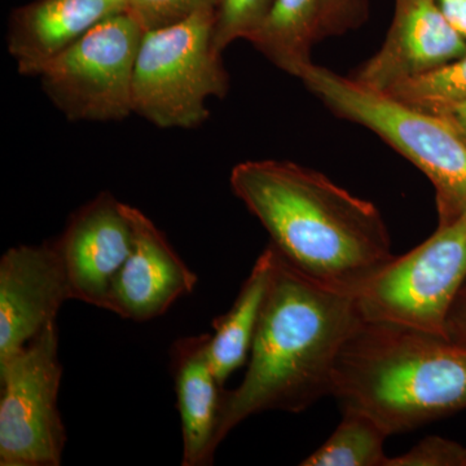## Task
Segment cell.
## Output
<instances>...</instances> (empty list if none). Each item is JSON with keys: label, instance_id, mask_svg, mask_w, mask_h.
<instances>
[{"label": "cell", "instance_id": "1", "mask_svg": "<svg viewBox=\"0 0 466 466\" xmlns=\"http://www.w3.org/2000/svg\"><path fill=\"white\" fill-rule=\"evenodd\" d=\"M232 192L268 232L269 244L319 285L358 297L395 257L372 202L291 161L232 168Z\"/></svg>", "mask_w": 466, "mask_h": 466}, {"label": "cell", "instance_id": "2", "mask_svg": "<svg viewBox=\"0 0 466 466\" xmlns=\"http://www.w3.org/2000/svg\"><path fill=\"white\" fill-rule=\"evenodd\" d=\"M272 249L274 265L247 373L223 395L220 443L250 416L303 412L332 395L337 360L363 320L357 297L315 283Z\"/></svg>", "mask_w": 466, "mask_h": 466}, {"label": "cell", "instance_id": "3", "mask_svg": "<svg viewBox=\"0 0 466 466\" xmlns=\"http://www.w3.org/2000/svg\"><path fill=\"white\" fill-rule=\"evenodd\" d=\"M342 412L389 435L466 410V346L403 325L361 320L334 370Z\"/></svg>", "mask_w": 466, "mask_h": 466}, {"label": "cell", "instance_id": "4", "mask_svg": "<svg viewBox=\"0 0 466 466\" xmlns=\"http://www.w3.org/2000/svg\"><path fill=\"white\" fill-rule=\"evenodd\" d=\"M299 79L337 116L379 135L428 177L440 226L465 213L466 144L438 116L314 63Z\"/></svg>", "mask_w": 466, "mask_h": 466}, {"label": "cell", "instance_id": "5", "mask_svg": "<svg viewBox=\"0 0 466 466\" xmlns=\"http://www.w3.org/2000/svg\"><path fill=\"white\" fill-rule=\"evenodd\" d=\"M216 9L144 32L133 76V112L159 128H192L208 100L223 97L228 76L213 45Z\"/></svg>", "mask_w": 466, "mask_h": 466}, {"label": "cell", "instance_id": "6", "mask_svg": "<svg viewBox=\"0 0 466 466\" xmlns=\"http://www.w3.org/2000/svg\"><path fill=\"white\" fill-rule=\"evenodd\" d=\"M466 284V211L428 240L395 257L357 297L363 320L446 337L450 312Z\"/></svg>", "mask_w": 466, "mask_h": 466}, {"label": "cell", "instance_id": "7", "mask_svg": "<svg viewBox=\"0 0 466 466\" xmlns=\"http://www.w3.org/2000/svg\"><path fill=\"white\" fill-rule=\"evenodd\" d=\"M144 29L127 12L101 21L43 69V90L72 121H121L133 112Z\"/></svg>", "mask_w": 466, "mask_h": 466}, {"label": "cell", "instance_id": "8", "mask_svg": "<svg viewBox=\"0 0 466 466\" xmlns=\"http://www.w3.org/2000/svg\"><path fill=\"white\" fill-rule=\"evenodd\" d=\"M57 325L0 361V465L58 466L66 443L58 410Z\"/></svg>", "mask_w": 466, "mask_h": 466}, {"label": "cell", "instance_id": "9", "mask_svg": "<svg viewBox=\"0 0 466 466\" xmlns=\"http://www.w3.org/2000/svg\"><path fill=\"white\" fill-rule=\"evenodd\" d=\"M67 299L72 294L55 241L5 251L0 259V361L56 324Z\"/></svg>", "mask_w": 466, "mask_h": 466}, {"label": "cell", "instance_id": "10", "mask_svg": "<svg viewBox=\"0 0 466 466\" xmlns=\"http://www.w3.org/2000/svg\"><path fill=\"white\" fill-rule=\"evenodd\" d=\"M72 299L106 309L110 287L130 257L134 231L124 202L109 192L79 208L55 240Z\"/></svg>", "mask_w": 466, "mask_h": 466}, {"label": "cell", "instance_id": "11", "mask_svg": "<svg viewBox=\"0 0 466 466\" xmlns=\"http://www.w3.org/2000/svg\"><path fill=\"white\" fill-rule=\"evenodd\" d=\"M124 208L133 226L134 247L113 280L106 309L128 320L148 321L193 293L198 275L143 211L127 204Z\"/></svg>", "mask_w": 466, "mask_h": 466}, {"label": "cell", "instance_id": "12", "mask_svg": "<svg viewBox=\"0 0 466 466\" xmlns=\"http://www.w3.org/2000/svg\"><path fill=\"white\" fill-rule=\"evenodd\" d=\"M465 54L466 39L450 25L435 0H395L394 18L382 47L352 78L386 91Z\"/></svg>", "mask_w": 466, "mask_h": 466}, {"label": "cell", "instance_id": "13", "mask_svg": "<svg viewBox=\"0 0 466 466\" xmlns=\"http://www.w3.org/2000/svg\"><path fill=\"white\" fill-rule=\"evenodd\" d=\"M124 11L125 0H35L11 18L9 54L21 75L39 76L92 27Z\"/></svg>", "mask_w": 466, "mask_h": 466}, {"label": "cell", "instance_id": "14", "mask_svg": "<svg viewBox=\"0 0 466 466\" xmlns=\"http://www.w3.org/2000/svg\"><path fill=\"white\" fill-rule=\"evenodd\" d=\"M170 370L182 422V465H210L220 444L225 395L211 366L210 334L177 339L170 350Z\"/></svg>", "mask_w": 466, "mask_h": 466}, {"label": "cell", "instance_id": "15", "mask_svg": "<svg viewBox=\"0 0 466 466\" xmlns=\"http://www.w3.org/2000/svg\"><path fill=\"white\" fill-rule=\"evenodd\" d=\"M272 265L274 249L268 244L254 263L232 308L213 321L210 361L220 385L225 386L227 379L249 358Z\"/></svg>", "mask_w": 466, "mask_h": 466}, {"label": "cell", "instance_id": "16", "mask_svg": "<svg viewBox=\"0 0 466 466\" xmlns=\"http://www.w3.org/2000/svg\"><path fill=\"white\" fill-rule=\"evenodd\" d=\"M320 24L321 0H274L249 42L274 66L299 78L312 63L309 54L320 39Z\"/></svg>", "mask_w": 466, "mask_h": 466}, {"label": "cell", "instance_id": "17", "mask_svg": "<svg viewBox=\"0 0 466 466\" xmlns=\"http://www.w3.org/2000/svg\"><path fill=\"white\" fill-rule=\"evenodd\" d=\"M390 437L370 417L343 412L342 421L323 446L303 460L302 466H386V438Z\"/></svg>", "mask_w": 466, "mask_h": 466}, {"label": "cell", "instance_id": "18", "mask_svg": "<svg viewBox=\"0 0 466 466\" xmlns=\"http://www.w3.org/2000/svg\"><path fill=\"white\" fill-rule=\"evenodd\" d=\"M383 92L422 110L466 100V54Z\"/></svg>", "mask_w": 466, "mask_h": 466}, {"label": "cell", "instance_id": "19", "mask_svg": "<svg viewBox=\"0 0 466 466\" xmlns=\"http://www.w3.org/2000/svg\"><path fill=\"white\" fill-rule=\"evenodd\" d=\"M274 0H218L213 45L218 54L238 39L249 41L259 29Z\"/></svg>", "mask_w": 466, "mask_h": 466}, {"label": "cell", "instance_id": "20", "mask_svg": "<svg viewBox=\"0 0 466 466\" xmlns=\"http://www.w3.org/2000/svg\"><path fill=\"white\" fill-rule=\"evenodd\" d=\"M218 0H126V12L144 32L180 23L200 11L216 9Z\"/></svg>", "mask_w": 466, "mask_h": 466}, {"label": "cell", "instance_id": "21", "mask_svg": "<svg viewBox=\"0 0 466 466\" xmlns=\"http://www.w3.org/2000/svg\"><path fill=\"white\" fill-rule=\"evenodd\" d=\"M386 466H466V447L441 437H426Z\"/></svg>", "mask_w": 466, "mask_h": 466}, {"label": "cell", "instance_id": "22", "mask_svg": "<svg viewBox=\"0 0 466 466\" xmlns=\"http://www.w3.org/2000/svg\"><path fill=\"white\" fill-rule=\"evenodd\" d=\"M367 15V0H321L320 38L357 26Z\"/></svg>", "mask_w": 466, "mask_h": 466}, {"label": "cell", "instance_id": "23", "mask_svg": "<svg viewBox=\"0 0 466 466\" xmlns=\"http://www.w3.org/2000/svg\"><path fill=\"white\" fill-rule=\"evenodd\" d=\"M424 112L438 116L466 144V100L424 109Z\"/></svg>", "mask_w": 466, "mask_h": 466}, {"label": "cell", "instance_id": "24", "mask_svg": "<svg viewBox=\"0 0 466 466\" xmlns=\"http://www.w3.org/2000/svg\"><path fill=\"white\" fill-rule=\"evenodd\" d=\"M447 333L451 341L466 346V284L451 309Z\"/></svg>", "mask_w": 466, "mask_h": 466}, {"label": "cell", "instance_id": "25", "mask_svg": "<svg viewBox=\"0 0 466 466\" xmlns=\"http://www.w3.org/2000/svg\"><path fill=\"white\" fill-rule=\"evenodd\" d=\"M451 26L466 39V0H435Z\"/></svg>", "mask_w": 466, "mask_h": 466}, {"label": "cell", "instance_id": "26", "mask_svg": "<svg viewBox=\"0 0 466 466\" xmlns=\"http://www.w3.org/2000/svg\"><path fill=\"white\" fill-rule=\"evenodd\" d=\"M125 2H126V0H125Z\"/></svg>", "mask_w": 466, "mask_h": 466}]
</instances>
